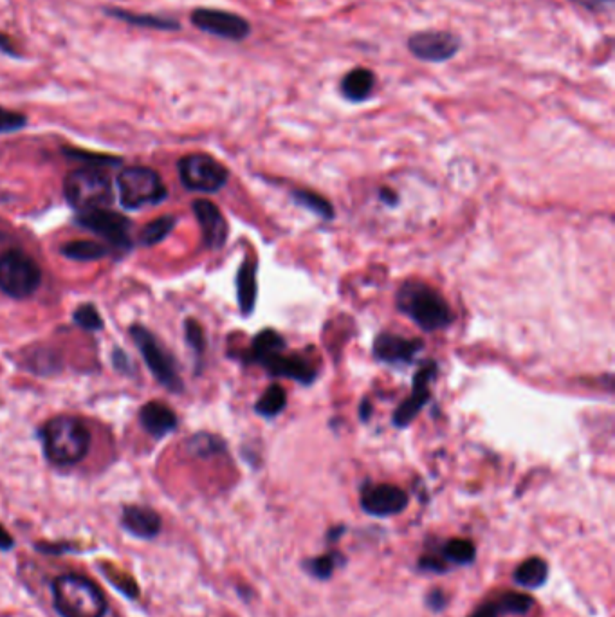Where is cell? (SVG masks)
Here are the masks:
<instances>
[{"mask_svg": "<svg viewBox=\"0 0 615 617\" xmlns=\"http://www.w3.org/2000/svg\"><path fill=\"white\" fill-rule=\"evenodd\" d=\"M121 525L130 535L141 540H152L161 533V516L157 515L152 507L127 506L121 513Z\"/></svg>", "mask_w": 615, "mask_h": 617, "instance_id": "18", "label": "cell"}, {"mask_svg": "<svg viewBox=\"0 0 615 617\" xmlns=\"http://www.w3.org/2000/svg\"><path fill=\"white\" fill-rule=\"evenodd\" d=\"M175 219L174 215H163V217H157L154 221L147 224L143 230H141V235H139V242L143 244V246H154V244H159L161 240H165L172 230L175 228Z\"/></svg>", "mask_w": 615, "mask_h": 617, "instance_id": "28", "label": "cell"}, {"mask_svg": "<svg viewBox=\"0 0 615 617\" xmlns=\"http://www.w3.org/2000/svg\"><path fill=\"white\" fill-rule=\"evenodd\" d=\"M291 195H293L294 203L300 204V206L311 210L316 215H320L322 219L331 221L332 217H334L332 204L322 195L316 194V192H307V190H294Z\"/></svg>", "mask_w": 615, "mask_h": 617, "instance_id": "30", "label": "cell"}, {"mask_svg": "<svg viewBox=\"0 0 615 617\" xmlns=\"http://www.w3.org/2000/svg\"><path fill=\"white\" fill-rule=\"evenodd\" d=\"M341 560L343 558H341L340 553H325L322 556L307 560L303 563V569L316 580H331L334 571L340 567Z\"/></svg>", "mask_w": 615, "mask_h": 617, "instance_id": "29", "label": "cell"}, {"mask_svg": "<svg viewBox=\"0 0 615 617\" xmlns=\"http://www.w3.org/2000/svg\"><path fill=\"white\" fill-rule=\"evenodd\" d=\"M549 578V565L538 556L527 558L513 572V580L518 587L525 590H536L543 587Z\"/></svg>", "mask_w": 615, "mask_h": 617, "instance_id": "22", "label": "cell"}, {"mask_svg": "<svg viewBox=\"0 0 615 617\" xmlns=\"http://www.w3.org/2000/svg\"><path fill=\"white\" fill-rule=\"evenodd\" d=\"M408 51L421 62L441 64L460 51V40L450 31H421L408 38Z\"/></svg>", "mask_w": 615, "mask_h": 617, "instance_id": "12", "label": "cell"}, {"mask_svg": "<svg viewBox=\"0 0 615 617\" xmlns=\"http://www.w3.org/2000/svg\"><path fill=\"white\" fill-rule=\"evenodd\" d=\"M193 26L213 37L224 38L231 42H242L251 35V24L244 17L231 11L199 8L192 13Z\"/></svg>", "mask_w": 615, "mask_h": 617, "instance_id": "11", "label": "cell"}, {"mask_svg": "<svg viewBox=\"0 0 615 617\" xmlns=\"http://www.w3.org/2000/svg\"><path fill=\"white\" fill-rule=\"evenodd\" d=\"M177 170L184 188L199 194L219 192L226 186L230 177L228 168L222 165L221 161L201 152L181 157L177 163Z\"/></svg>", "mask_w": 615, "mask_h": 617, "instance_id": "7", "label": "cell"}, {"mask_svg": "<svg viewBox=\"0 0 615 617\" xmlns=\"http://www.w3.org/2000/svg\"><path fill=\"white\" fill-rule=\"evenodd\" d=\"M184 334H186V343L190 345L193 354L201 358L202 354H204V350H206V338H204V331H202L199 322L193 320V318H188V320L184 322Z\"/></svg>", "mask_w": 615, "mask_h": 617, "instance_id": "34", "label": "cell"}, {"mask_svg": "<svg viewBox=\"0 0 615 617\" xmlns=\"http://www.w3.org/2000/svg\"><path fill=\"white\" fill-rule=\"evenodd\" d=\"M423 347V341L408 340V338L397 336L392 332H381V334H377V338L374 340L372 354L381 363L399 367V365H410L417 356V352Z\"/></svg>", "mask_w": 615, "mask_h": 617, "instance_id": "15", "label": "cell"}, {"mask_svg": "<svg viewBox=\"0 0 615 617\" xmlns=\"http://www.w3.org/2000/svg\"><path fill=\"white\" fill-rule=\"evenodd\" d=\"M285 406H287V394H285L284 388L275 383V385L267 388L262 397L258 399L255 412L262 417L271 419V417L282 414Z\"/></svg>", "mask_w": 615, "mask_h": 617, "instance_id": "27", "label": "cell"}, {"mask_svg": "<svg viewBox=\"0 0 615 617\" xmlns=\"http://www.w3.org/2000/svg\"><path fill=\"white\" fill-rule=\"evenodd\" d=\"M28 125V118L22 112L10 111L0 107V134L17 132Z\"/></svg>", "mask_w": 615, "mask_h": 617, "instance_id": "35", "label": "cell"}, {"mask_svg": "<svg viewBox=\"0 0 615 617\" xmlns=\"http://www.w3.org/2000/svg\"><path fill=\"white\" fill-rule=\"evenodd\" d=\"M257 293V264L248 258L237 273V300L244 316L253 313L257 304Z\"/></svg>", "mask_w": 615, "mask_h": 617, "instance_id": "21", "label": "cell"}, {"mask_svg": "<svg viewBox=\"0 0 615 617\" xmlns=\"http://www.w3.org/2000/svg\"><path fill=\"white\" fill-rule=\"evenodd\" d=\"M395 305L399 313L426 332L446 329L455 320L446 298L421 280H406L395 295Z\"/></svg>", "mask_w": 615, "mask_h": 617, "instance_id": "1", "label": "cell"}, {"mask_svg": "<svg viewBox=\"0 0 615 617\" xmlns=\"http://www.w3.org/2000/svg\"><path fill=\"white\" fill-rule=\"evenodd\" d=\"M130 336L154 378L170 392H183V379L177 372V363L156 340V336L143 325H132Z\"/></svg>", "mask_w": 615, "mask_h": 617, "instance_id": "8", "label": "cell"}, {"mask_svg": "<svg viewBox=\"0 0 615 617\" xmlns=\"http://www.w3.org/2000/svg\"><path fill=\"white\" fill-rule=\"evenodd\" d=\"M390 194H392L390 190H381V199H383V201H385V203H388V204L397 203V195H390Z\"/></svg>", "mask_w": 615, "mask_h": 617, "instance_id": "41", "label": "cell"}, {"mask_svg": "<svg viewBox=\"0 0 615 617\" xmlns=\"http://www.w3.org/2000/svg\"><path fill=\"white\" fill-rule=\"evenodd\" d=\"M448 605V596L442 589H433L428 596H426V607L433 610V612H442Z\"/></svg>", "mask_w": 615, "mask_h": 617, "instance_id": "37", "label": "cell"}, {"mask_svg": "<svg viewBox=\"0 0 615 617\" xmlns=\"http://www.w3.org/2000/svg\"><path fill=\"white\" fill-rule=\"evenodd\" d=\"M192 208L201 226L204 246L212 251H219L226 244L228 231H230L221 210L212 201H206V199L193 201Z\"/></svg>", "mask_w": 615, "mask_h": 617, "instance_id": "16", "label": "cell"}, {"mask_svg": "<svg viewBox=\"0 0 615 617\" xmlns=\"http://www.w3.org/2000/svg\"><path fill=\"white\" fill-rule=\"evenodd\" d=\"M105 15L112 19L134 24L139 28L157 29V31H179L181 24L170 17H157V15H141L132 11L121 10V8H105Z\"/></svg>", "mask_w": 615, "mask_h": 617, "instance_id": "23", "label": "cell"}, {"mask_svg": "<svg viewBox=\"0 0 615 617\" xmlns=\"http://www.w3.org/2000/svg\"><path fill=\"white\" fill-rule=\"evenodd\" d=\"M60 253L76 262H92L109 255V249L94 240H71L60 248Z\"/></svg>", "mask_w": 615, "mask_h": 617, "instance_id": "25", "label": "cell"}, {"mask_svg": "<svg viewBox=\"0 0 615 617\" xmlns=\"http://www.w3.org/2000/svg\"><path fill=\"white\" fill-rule=\"evenodd\" d=\"M24 363H26V367H28L31 372L40 374V376H51V374H55V372L62 369V367H60V358H58L56 350L47 349V347L46 349L40 347V349H33L26 352Z\"/></svg>", "mask_w": 615, "mask_h": 617, "instance_id": "26", "label": "cell"}, {"mask_svg": "<svg viewBox=\"0 0 615 617\" xmlns=\"http://www.w3.org/2000/svg\"><path fill=\"white\" fill-rule=\"evenodd\" d=\"M42 284V269L22 249H10L0 255V291L15 300L37 293Z\"/></svg>", "mask_w": 615, "mask_h": 617, "instance_id": "6", "label": "cell"}, {"mask_svg": "<svg viewBox=\"0 0 615 617\" xmlns=\"http://www.w3.org/2000/svg\"><path fill=\"white\" fill-rule=\"evenodd\" d=\"M439 556L448 565H471L477 558V547L468 538H451L441 545Z\"/></svg>", "mask_w": 615, "mask_h": 617, "instance_id": "24", "label": "cell"}, {"mask_svg": "<svg viewBox=\"0 0 615 617\" xmlns=\"http://www.w3.org/2000/svg\"><path fill=\"white\" fill-rule=\"evenodd\" d=\"M116 186L120 204L125 210L154 206L166 199V186L161 175L147 166L123 168L116 179Z\"/></svg>", "mask_w": 615, "mask_h": 617, "instance_id": "5", "label": "cell"}, {"mask_svg": "<svg viewBox=\"0 0 615 617\" xmlns=\"http://www.w3.org/2000/svg\"><path fill=\"white\" fill-rule=\"evenodd\" d=\"M40 437L49 462L56 466H73L83 461L91 446V433L87 426L71 415H58L49 419Z\"/></svg>", "mask_w": 615, "mask_h": 617, "instance_id": "2", "label": "cell"}, {"mask_svg": "<svg viewBox=\"0 0 615 617\" xmlns=\"http://www.w3.org/2000/svg\"><path fill=\"white\" fill-rule=\"evenodd\" d=\"M51 592L56 612L62 617H103L107 612L100 587L78 574L58 576Z\"/></svg>", "mask_w": 615, "mask_h": 617, "instance_id": "3", "label": "cell"}, {"mask_svg": "<svg viewBox=\"0 0 615 617\" xmlns=\"http://www.w3.org/2000/svg\"><path fill=\"white\" fill-rule=\"evenodd\" d=\"M437 370H439L437 361H426L423 367L415 372L414 385H412L410 396L397 406L394 417H392L394 426L406 428L417 415L421 414V410L430 401V385L437 376Z\"/></svg>", "mask_w": 615, "mask_h": 617, "instance_id": "14", "label": "cell"}, {"mask_svg": "<svg viewBox=\"0 0 615 617\" xmlns=\"http://www.w3.org/2000/svg\"><path fill=\"white\" fill-rule=\"evenodd\" d=\"M139 423L145 432L156 439H163L177 428V415L166 403L150 401L139 412Z\"/></svg>", "mask_w": 615, "mask_h": 617, "instance_id": "19", "label": "cell"}, {"mask_svg": "<svg viewBox=\"0 0 615 617\" xmlns=\"http://www.w3.org/2000/svg\"><path fill=\"white\" fill-rule=\"evenodd\" d=\"M534 607V599L524 592L505 590L484 601L468 617L525 616Z\"/></svg>", "mask_w": 615, "mask_h": 617, "instance_id": "17", "label": "cell"}, {"mask_svg": "<svg viewBox=\"0 0 615 617\" xmlns=\"http://www.w3.org/2000/svg\"><path fill=\"white\" fill-rule=\"evenodd\" d=\"M112 361H114V367L116 370H120V372H125V374H130L132 372V363H130V358L123 352L121 349L114 350V354H112Z\"/></svg>", "mask_w": 615, "mask_h": 617, "instance_id": "38", "label": "cell"}, {"mask_svg": "<svg viewBox=\"0 0 615 617\" xmlns=\"http://www.w3.org/2000/svg\"><path fill=\"white\" fill-rule=\"evenodd\" d=\"M361 509L376 518L401 515L410 504L408 493L394 484H367L361 489Z\"/></svg>", "mask_w": 615, "mask_h": 617, "instance_id": "13", "label": "cell"}, {"mask_svg": "<svg viewBox=\"0 0 615 617\" xmlns=\"http://www.w3.org/2000/svg\"><path fill=\"white\" fill-rule=\"evenodd\" d=\"M76 224L85 230L100 235L121 251H129L132 248L130 239V221L118 212H112L109 208H98L89 212H80L76 217Z\"/></svg>", "mask_w": 615, "mask_h": 617, "instance_id": "10", "label": "cell"}, {"mask_svg": "<svg viewBox=\"0 0 615 617\" xmlns=\"http://www.w3.org/2000/svg\"><path fill=\"white\" fill-rule=\"evenodd\" d=\"M376 89V74L367 67H354L343 76L340 93L352 103L367 102Z\"/></svg>", "mask_w": 615, "mask_h": 617, "instance_id": "20", "label": "cell"}, {"mask_svg": "<svg viewBox=\"0 0 615 617\" xmlns=\"http://www.w3.org/2000/svg\"><path fill=\"white\" fill-rule=\"evenodd\" d=\"M103 572L107 574V578L111 580L112 585L118 587L121 592H125L129 598H136V596H138V585H136V581L132 580L130 576L121 574V572L116 571V569H111V567H103Z\"/></svg>", "mask_w": 615, "mask_h": 617, "instance_id": "36", "label": "cell"}, {"mask_svg": "<svg viewBox=\"0 0 615 617\" xmlns=\"http://www.w3.org/2000/svg\"><path fill=\"white\" fill-rule=\"evenodd\" d=\"M282 347L262 350L253 356L249 363H257L273 378L293 379L302 385H311L318 376V369L313 361L307 360L302 354H289Z\"/></svg>", "mask_w": 615, "mask_h": 617, "instance_id": "9", "label": "cell"}, {"mask_svg": "<svg viewBox=\"0 0 615 617\" xmlns=\"http://www.w3.org/2000/svg\"><path fill=\"white\" fill-rule=\"evenodd\" d=\"M73 322L82 327L83 331H101L103 329V318L98 309L92 304H83L74 311Z\"/></svg>", "mask_w": 615, "mask_h": 617, "instance_id": "32", "label": "cell"}, {"mask_svg": "<svg viewBox=\"0 0 615 617\" xmlns=\"http://www.w3.org/2000/svg\"><path fill=\"white\" fill-rule=\"evenodd\" d=\"M13 545H15L13 536L8 533V529H6V527H2V525H0V549H2V551H10Z\"/></svg>", "mask_w": 615, "mask_h": 617, "instance_id": "40", "label": "cell"}, {"mask_svg": "<svg viewBox=\"0 0 615 617\" xmlns=\"http://www.w3.org/2000/svg\"><path fill=\"white\" fill-rule=\"evenodd\" d=\"M226 444L222 441L221 437H215L210 433H199V435H193L192 439L188 441V450L193 455H199V457H210L215 453L224 452Z\"/></svg>", "mask_w": 615, "mask_h": 617, "instance_id": "31", "label": "cell"}, {"mask_svg": "<svg viewBox=\"0 0 615 617\" xmlns=\"http://www.w3.org/2000/svg\"><path fill=\"white\" fill-rule=\"evenodd\" d=\"M64 154L76 161H83L89 166H114L120 165V157L105 156V154H94L87 150H78V148H64Z\"/></svg>", "mask_w": 615, "mask_h": 617, "instance_id": "33", "label": "cell"}, {"mask_svg": "<svg viewBox=\"0 0 615 617\" xmlns=\"http://www.w3.org/2000/svg\"><path fill=\"white\" fill-rule=\"evenodd\" d=\"M64 195L78 212L107 208L114 201L111 179L96 168H80L65 175Z\"/></svg>", "mask_w": 615, "mask_h": 617, "instance_id": "4", "label": "cell"}, {"mask_svg": "<svg viewBox=\"0 0 615 617\" xmlns=\"http://www.w3.org/2000/svg\"><path fill=\"white\" fill-rule=\"evenodd\" d=\"M0 51H2L4 55L15 56V58H17V56H20L17 42H15L13 38L8 37L6 33H2V31H0Z\"/></svg>", "mask_w": 615, "mask_h": 617, "instance_id": "39", "label": "cell"}]
</instances>
